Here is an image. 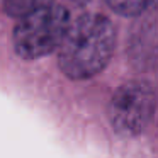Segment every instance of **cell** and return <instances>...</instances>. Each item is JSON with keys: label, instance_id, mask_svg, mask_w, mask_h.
Instances as JSON below:
<instances>
[{"label": "cell", "instance_id": "6da1fadb", "mask_svg": "<svg viewBox=\"0 0 158 158\" xmlns=\"http://www.w3.org/2000/svg\"><path fill=\"white\" fill-rule=\"evenodd\" d=\"M117 32L112 21L102 14H83L72 22L58 49V66L70 80L97 77L110 63Z\"/></svg>", "mask_w": 158, "mask_h": 158}, {"label": "cell", "instance_id": "7a4b0ae2", "mask_svg": "<svg viewBox=\"0 0 158 158\" xmlns=\"http://www.w3.org/2000/svg\"><path fill=\"white\" fill-rule=\"evenodd\" d=\"M70 27V12L60 4H51L17 19L12 31L15 55L26 61H34L55 51L58 53Z\"/></svg>", "mask_w": 158, "mask_h": 158}, {"label": "cell", "instance_id": "3957f363", "mask_svg": "<svg viewBox=\"0 0 158 158\" xmlns=\"http://www.w3.org/2000/svg\"><path fill=\"white\" fill-rule=\"evenodd\" d=\"M158 106L155 87L146 80H129L117 87L109 102V121L119 136H136L153 121Z\"/></svg>", "mask_w": 158, "mask_h": 158}, {"label": "cell", "instance_id": "277c9868", "mask_svg": "<svg viewBox=\"0 0 158 158\" xmlns=\"http://www.w3.org/2000/svg\"><path fill=\"white\" fill-rule=\"evenodd\" d=\"M51 4H55V0H2V9L9 17L21 19Z\"/></svg>", "mask_w": 158, "mask_h": 158}, {"label": "cell", "instance_id": "5b68a950", "mask_svg": "<svg viewBox=\"0 0 158 158\" xmlns=\"http://www.w3.org/2000/svg\"><path fill=\"white\" fill-rule=\"evenodd\" d=\"M112 12L123 17H138L150 9L153 0H106Z\"/></svg>", "mask_w": 158, "mask_h": 158}, {"label": "cell", "instance_id": "8992f818", "mask_svg": "<svg viewBox=\"0 0 158 158\" xmlns=\"http://www.w3.org/2000/svg\"><path fill=\"white\" fill-rule=\"evenodd\" d=\"M72 2H73L75 5H78V7H80V5H85V4H89L90 0H72Z\"/></svg>", "mask_w": 158, "mask_h": 158}]
</instances>
